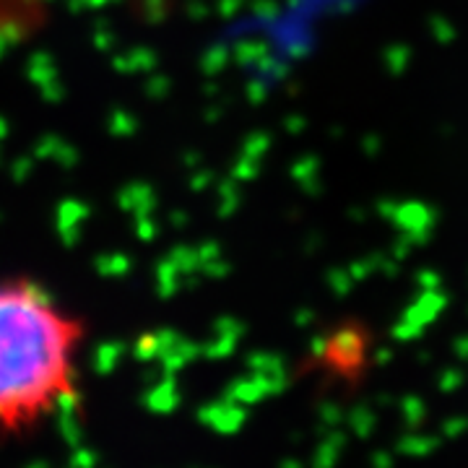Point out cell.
Here are the masks:
<instances>
[{
    "mask_svg": "<svg viewBox=\"0 0 468 468\" xmlns=\"http://www.w3.org/2000/svg\"><path fill=\"white\" fill-rule=\"evenodd\" d=\"M84 325L27 279L0 284V435H24L79 396Z\"/></svg>",
    "mask_w": 468,
    "mask_h": 468,
    "instance_id": "6da1fadb",
    "label": "cell"
},
{
    "mask_svg": "<svg viewBox=\"0 0 468 468\" xmlns=\"http://www.w3.org/2000/svg\"><path fill=\"white\" fill-rule=\"evenodd\" d=\"M334 356L344 367H349L351 362L359 359V341L349 334L344 335V338H338V349H334Z\"/></svg>",
    "mask_w": 468,
    "mask_h": 468,
    "instance_id": "7a4b0ae2",
    "label": "cell"
},
{
    "mask_svg": "<svg viewBox=\"0 0 468 468\" xmlns=\"http://www.w3.org/2000/svg\"><path fill=\"white\" fill-rule=\"evenodd\" d=\"M338 463V445L335 442H323V448L313 458V468H334Z\"/></svg>",
    "mask_w": 468,
    "mask_h": 468,
    "instance_id": "3957f363",
    "label": "cell"
},
{
    "mask_svg": "<svg viewBox=\"0 0 468 468\" xmlns=\"http://www.w3.org/2000/svg\"><path fill=\"white\" fill-rule=\"evenodd\" d=\"M435 448V442H427V440H403L401 452H409L414 458H421Z\"/></svg>",
    "mask_w": 468,
    "mask_h": 468,
    "instance_id": "277c9868",
    "label": "cell"
},
{
    "mask_svg": "<svg viewBox=\"0 0 468 468\" xmlns=\"http://www.w3.org/2000/svg\"><path fill=\"white\" fill-rule=\"evenodd\" d=\"M372 468H393V458H390L388 452H378V455L372 458Z\"/></svg>",
    "mask_w": 468,
    "mask_h": 468,
    "instance_id": "5b68a950",
    "label": "cell"
},
{
    "mask_svg": "<svg viewBox=\"0 0 468 468\" xmlns=\"http://www.w3.org/2000/svg\"><path fill=\"white\" fill-rule=\"evenodd\" d=\"M284 468H302V463L300 461H286Z\"/></svg>",
    "mask_w": 468,
    "mask_h": 468,
    "instance_id": "8992f818",
    "label": "cell"
}]
</instances>
